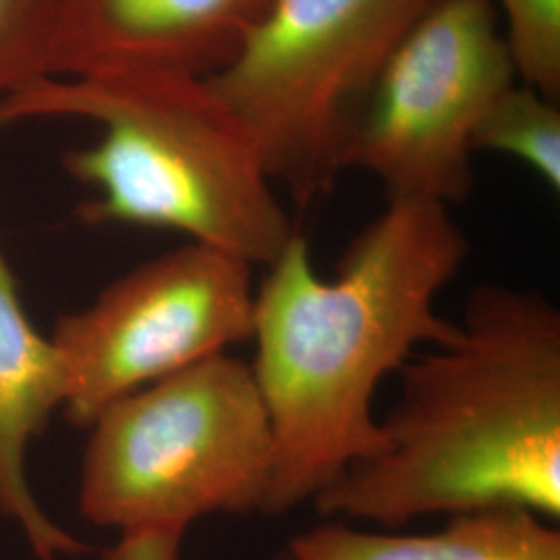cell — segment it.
I'll return each instance as SVG.
<instances>
[{"label": "cell", "mask_w": 560, "mask_h": 560, "mask_svg": "<svg viewBox=\"0 0 560 560\" xmlns=\"http://www.w3.org/2000/svg\"><path fill=\"white\" fill-rule=\"evenodd\" d=\"M88 430L78 504L92 525L187 534L208 515L266 513L275 441L243 360L200 361L110 402Z\"/></svg>", "instance_id": "277c9868"}, {"label": "cell", "mask_w": 560, "mask_h": 560, "mask_svg": "<svg viewBox=\"0 0 560 560\" xmlns=\"http://www.w3.org/2000/svg\"><path fill=\"white\" fill-rule=\"evenodd\" d=\"M62 407V374L50 337L32 324L0 247V517L38 560L80 557L88 546L62 529L34 497L27 451Z\"/></svg>", "instance_id": "9c48e42d"}, {"label": "cell", "mask_w": 560, "mask_h": 560, "mask_svg": "<svg viewBox=\"0 0 560 560\" xmlns=\"http://www.w3.org/2000/svg\"><path fill=\"white\" fill-rule=\"evenodd\" d=\"M467 256L448 206L393 198L347 245L335 277L316 272L301 233L266 266L249 339L275 441L264 515L314 501L378 448V388L455 332L436 307Z\"/></svg>", "instance_id": "6da1fadb"}, {"label": "cell", "mask_w": 560, "mask_h": 560, "mask_svg": "<svg viewBox=\"0 0 560 560\" xmlns=\"http://www.w3.org/2000/svg\"><path fill=\"white\" fill-rule=\"evenodd\" d=\"M295 560H560V532L527 509L451 515L428 534L363 532L330 520L289 541Z\"/></svg>", "instance_id": "30bf717a"}, {"label": "cell", "mask_w": 560, "mask_h": 560, "mask_svg": "<svg viewBox=\"0 0 560 560\" xmlns=\"http://www.w3.org/2000/svg\"><path fill=\"white\" fill-rule=\"evenodd\" d=\"M185 532L175 529H138L120 534L102 560H179Z\"/></svg>", "instance_id": "5bb4252c"}, {"label": "cell", "mask_w": 560, "mask_h": 560, "mask_svg": "<svg viewBox=\"0 0 560 560\" xmlns=\"http://www.w3.org/2000/svg\"><path fill=\"white\" fill-rule=\"evenodd\" d=\"M254 266L185 243L104 287L62 316L50 340L62 374L60 413L88 428L110 402L252 339Z\"/></svg>", "instance_id": "52a82bcc"}, {"label": "cell", "mask_w": 560, "mask_h": 560, "mask_svg": "<svg viewBox=\"0 0 560 560\" xmlns=\"http://www.w3.org/2000/svg\"><path fill=\"white\" fill-rule=\"evenodd\" d=\"M378 448L314 499L326 520L402 529L430 515L560 517V312L536 289L481 284L455 332L407 361Z\"/></svg>", "instance_id": "7a4b0ae2"}, {"label": "cell", "mask_w": 560, "mask_h": 560, "mask_svg": "<svg viewBox=\"0 0 560 560\" xmlns=\"http://www.w3.org/2000/svg\"><path fill=\"white\" fill-rule=\"evenodd\" d=\"M272 0H48L0 96L38 81L166 71L210 78L237 57Z\"/></svg>", "instance_id": "ba28073f"}, {"label": "cell", "mask_w": 560, "mask_h": 560, "mask_svg": "<svg viewBox=\"0 0 560 560\" xmlns=\"http://www.w3.org/2000/svg\"><path fill=\"white\" fill-rule=\"evenodd\" d=\"M515 81L494 2L444 0L400 42L365 94L345 168L372 175L386 200L463 203L476 185V129Z\"/></svg>", "instance_id": "8992f818"}, {"label": "cell", "mask_w": 560, "mask_h": 560, "mask_svg": "<svg viewBox=\"0 0 560 560\" xmlns=\"http://www.w3.org/2000/svg\"><path fill=\"white\" fill-rule=\"evenodd\" d=\"M474 152H497L517 159L559 194V102L515 81L486 110L474 136Z\"/></svg>", "instance_id": "8fae6325"}, {"label": "cell", "mask_w": 560, "mask_h": 560, "mask_svg": "<svg viewBox=\"0 0 560 560\" xmlns=\"http://www.w3.org/2000/svg\"><path fill=\"white\" fill-rule=\"evenodd\" d=\"M40 119L101 131L62 161L94 194L78 210L85 224L173 231L254 268L277 260L298 233L249 127L208 78L102 73L0 96V127Z\"/></svg>", "instance_id": "3957f363"}, {"label": "cell", "mask_w": 560, "mask_h": 560, "mask_svg": "<svg viewBox=\"0 0 560 560\" xmlns=\"http://www.w3.org/2000/svg\"><path fill=\"white\" fill-rule=\"evenodd\" d=\"M272 560H295L293 559V557H291V555H289V552H287V550H284V552H280V555H277V557H275V559Z\"/></svg>", "instance_id": "9a60e30c"}, {"label": "cell", "mask_w": 560, "mask_h": 560, "mask_svg": "<svg viewBox=\"0 0 560 560\" xmlns=\"http://www.w3.org/2000/svg\"><path fill=\"white\" fill-rule=\"evenodd\" d=\"M48 0H0V88L21 46L40 21Z\"/></svg>", "instance_id": "4fadbf2b"}, {"label": "cell", "mask_w": 560, "mask_h": 560, "mask_svg": "<svg viewBox=\"0 0 560 560\" xmlns=\"http://www.w3.org/2000/svg\"><path fill=\"white\" fill-rule=\"evenodd\" d=\"M517 80L546 98H560V0H492Z\"/></svg>", "instance_id": "7c38bea8"}, {"label": "cell", "mask_w": 560, "mask_h": 560, "mask_svg": "<svg viewBox=\"0 0 560 560\" xmlns=\"http://www.w3.org/2000/svg\"><path fill=\"white\" fill-rule=\"evenodd\" d=\"M444 0H272L208 80L249 127L298 208L330 194L361 102L400 42Z\"/></svg>", "instance_id": "5b68a950"}]
</instances>
